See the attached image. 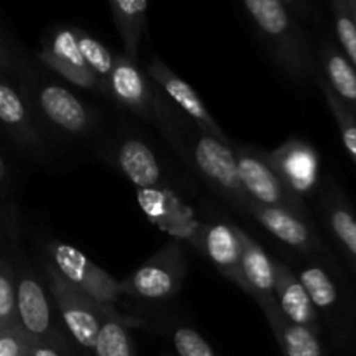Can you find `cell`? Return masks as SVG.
<instances>
[{
  "label": "cell",
  "instance_id": "obj_2",
  "mask_svg": "<svg viewBox=\"0 0 356 356\" xmlns=\"http://www.w3.org/2000/svg\"><path fill=\"white\" fill-rule=\"evenodd\" d=\"M45 275H47L49 291L68 332L79 346L92 351L101 322L104 318H120V316L117 315L113 306L97 305L83 292L73 287L52 263L45 266Z\"/></svg>",
  "mask_w": 356,
  "mask_h": 356
},
{
  "label": "cell",
  "instance_id": "obj_13",
  "mask_svg": "<svg viewBox=\"0 0 356 356\" xmlns=\"http://www.w3.org/2000/svg\"><path fill=\"white\" fill-rule=\"evenodd\" d=\"M275 270V301L278 308L284 313L285 318L291 320L296 325L306 327L313 332H322L320 325V315L316 313L308 292L305 291L302 284L299 282L298 275L289 268V264L282 261H273Z\"/></svg>",
  "mask_w": 356,
  "mask_h": 356
},
{
  "label": "cell",
  "instance_id": "obj_16",
  "mask_svg": "<svg viewBox=\"0 0 356 356\" xmlns=\"http://www.w3.org/2000/svg\"><path fill=\"white\" fill-rule=\"evenodd\" d=\"M235 235L240 243V261H242V273L247 285L252 292V299L259 306L275 301V270L273 259L268 257L263 247L242 228L233 225Z\"/></svg>",
  "mask_w": 356,
  "mask_h": 356
},
{
  "label": "cell",
  "instance_id": "obj_1",
  "mask_svg": "<svg viewBox=\"0 0 356 356\" xmlns=\"http://www.w3.org/2000/svg\"><path fill=\"white\" fill-rule=\"evenodd\" d=\"M243 9L264 47L287 76L298 83H306L316 76L315 59L309 51L308 38L292 10L291 2L245 0Z\"/></svg>",
  "mask_w": 356,
  "mask_h": 356
},
{
  "label": "cell",
  "instance_id": "obj_9",
  "mask_svg": "<svg viewBox=\"0 0 356 356\" xmlns=\"http://www.w3.org/2000/svg\"><path fill=\"white\" fill-rule=\"evenodd\" d=\"M38 59L49 70L61 75L73 86L92 90V92L110 94L108 83L97 79L83 63L79 47H76L73 28H61V30L56 31L51 44H47L38 52Z\"/></svg>",
  "mask_w": 356,
  "mask_h": 356
},
{
  "label": "cell",
  "instance_id": "obj_30",
  "mask_svg": "<svg viewBox=\"0 0 356 356\" xmlns=\"http://www.w3.org/2000/svg\"><path fill=\"white\" fill-rule=\"evenodd\" d=\"M33 341L24 334L19 325L0 330V356H17L28 353Z\"/></svg>",
  "mask_w": 356,
  "mask_h": 356
},
{
  "label": "cell",
  "instance_id": "obj_10",
  "mask_svg": "<svg viewBox=\"0 0 356 356\" xmlns=\"http://www.w3.org/2000/svg\"><path fill=\"white\" fill-rule=\"evenodd\" d=\"M110 94L122 104L146 120H160V101L146 82L145 75L139 72L138 65L129 61L124 56H115L113 70L108 76Z\"/></svg>",
  "mask_w": 356,
  "mask_h": 356
},
{
  "label": "cell",
  "instance_id": "obj_20",
  "mask_svg": "<svg viewBox=\"0 0 356 356\" xmlns=\"http://www.w3.org/2000/svg\"><path fill=\"white\" fill-rule=\"evenodd\" d=\"M0 124L10 132L23 148L38 149L42 146L40 134L33 124L26 104L19 94L0 80Z\"/></svg>",
  "mask_w": 356,
  "mask_h": 356
},
{
  "label": "cell",
  "instance_id": "obj_3",
  "mask_svg": "<svg viewBox=\"0 0 356 356\" xmlns=\"http://www.w3.org/2000/svg\"><path fill=\"white\" fill-rule=\"evenodd\" d=\"M186 277V257L177 240L167 242L141 268L120 280L122 294L146 301H167L179 292Z\"/></svg>",
  "mask_w": 356,
  "mask_h": 356
},
{
  "label": "cell",
  "instance_id": "obj_31",
  "mask_svg": "<svg viewBox=\"0 0 356 356\" xmlns=\"http://www.w3.org/2000/svg\"><path fill=\"white\" fill-rule=\"evenodd\" d=\"M30 356H61V355L58 353V350H56L52 344L40 343V341H37V343L31 344Z\"/></svg>",
  "mask_w": 356,
  "mask_h": 356
},
{
  "label": "cell",
  "instance_id": "obj_8",
  "mask_svg": "<svg viewBox=\"0 0 356 356\" xmlns=\"http://www.w3.org/2000/svg\"><path fill=\"white\" fill-rule=\"evenodd\" d=\"M148 75L152 76L153 82L191 118V120L197 124L198 131L204 132V134L212 136L218 141L225 143V145H232V141L228 139V136L225 134V131L221 129V125L214 120L211 113H209L207 106L204 104V101L200 99L197 92H195L193 87L188 82H184L181 76H177L165 63L160 58H153L148 65Z\"/></svg>",
  "mask_w": 356,
  "mask_h": 356
},
{
  "label": "cell",
  "instance_id": "obj_4",
  "mask_svg": "<svg viewBox=\"0 0 356 356\" xmlns=\"http://www.w3.org/2000/svg\"><path fill=\"white\" fill-rule=\"evenodd\" d=\"M233 155L238 165L240 181L243 191L250 200L266 207L287 209L302 218H309L305 200L296 198L287 188L282 184L277 174L266 162L263 149H254L250 146H240L232 143Z\"/></svg>",
  "mask_w": 356,
  "mask_h": 356
},
{
  "label": "cell",
  "instance_id": "obj_7",
  "mask_svg": "<svg viewBox=\"0 0 356 356\" xmlns=\"http://www.w3.org/2000/svg\"><path fill=\"white\" fill-rule=\"evenodd\" d=\"M266 162L296 198L305 200L318 184L320 156L305 139L292 138L273 152H264Z\"/></svg>",
  "mask_w": 356,
  "mask_h": 356
},
{
  "label": "cell",
  "instance_id": "obj_21",
  "mask_svg": "<svg viewBox=\"0 0 356 356\" xmlns=\"http://www.w3.org/2000/svg\"><path fill=\"white\" fill-rule=\"evenodd\" d=\"M320 65L325 73L323 80L356 118V70L346 56L330 42H323L320 47Z\"/></svg>",
  "mask_w": 356,
  "mask_h": 356
},
{
  "label": "cell",
  "instance_id": "obj_27",
  "mask_svg": "<svg viewBox=\"0 0 356 356\" xmlns=\"http://www.w3.org/2000/svg\"><path fill=\"white\" fill-rule=\"evenodd\" d=\"M334 17V26H336L337 40L343 47V54L356 70V19L351 10L350 0H334L330 3Z\"/></svg>",
  "mask_w": 356,
  "mask_h": 356
},
{
  "label": "cell",
  "instance_id": "obj_34",
  "mask_svg": "<svg viewBox=\"0 0 356 356\" xmlns=\"http://www.w3.org/2000/svg\"><path fill=\"white\" fill-rule=\"evenodd\" d=\"M350 6H351V10H353V14H355V19H356V0H350Z\"/></svg>",
  "mask_w": 356,
  "mask_h": 356
},
{
  "label": "cell",
  "instance_id": "obj_35",
  "mask_svg": "<svg viewBox=\"0 0 356 356\" xmlns=\"http://www.w3.org/2000/svg\"><path fill=\"white\" fill-rule=\"evenodd\" d=\"M17 356H30V351H28V353H23V355H17Z\"/></svg>",
  "mask_w": 356,
  "mask_h": 356
},
{
  "label": "cell",
  "instance_id": "obj_24",
  "mask_svg": "<svg viewBox=\"0 0 356 356\" xmlns=\"http://www.w3.org/2000/svg\"><path fill=\"white\" fill-rule=\"evenodd\" d=\"M96 356H136L124 318H104L94 344Z\"/></svg>",
  "mask_w": 356,
  "mask_h": 356
},
{
  "label": "cell",
  "instance_id": "obj_6",
  "mask_svg": "<svg viewBox=\"0 0 356 356\" xmlns=\"http://www.w3.org/2000/svg\"><path fill=\"white\" fill-rule=\"evenodd\" d=\"M49 254L56 270L80 292L96 301L97 305L111 306L122 298L120 280L104 271L79 249L68 243H51Z\"/></svg>",
  "mask_w": 356,
  "mask_h": 356
},
{
  "label": "cell",
  "instance_id": "obj_28",
  "mask_svg": "<svg viewBox=\"0 0 356 356\" xmlns=\"http://www.w3.org/2000/svg\"><path fill=\"white\" fill-rule=\"evenodd\" d=\"M19 325L16 312V280L7 264L0 263V330Z\"/></svg>",
  "mask_w": 356,
  "mask_h": 356
},
{
  "label": "cell",
  "instance_id": "obj_12",
  "mask_svg": "<svg viewBox=\"0 0 356 356\" xmlns=\"http://www.w3.org/2000/svg\"><path fill=\"white\" fill-rule=\"evenodd\" d=\"M200 250L211 259L219 273L225 275L229 282H233L236 287L242 289L247 296L252 298V292L242 273L240 243L233 225L216 221L202 226Z\"/></svg>",
  "mask_w": 356,
  "mask_h": 356
},
{
  "label": "cell",
  "instance_id": "obj_14",
  "mask_svg": "<svg viewBox=\"0 0 356 356\" xmlns=\"http://www.w3.org/2000/svg\"><path fill=\"white\" fill-rule=\"evenodd\" d=\"M17 323L33 343L52 344V316L47 294L37 278L23 275L16 284Z\"/></svg>",
  "mask_w": 356,
  "mask_h": 356
},
{
  "label": "cell",
  "instance_id": "obj_26",
  "mask_svg": "<svg viewBox=\"0 0 356 356\" xmlns=\"http://www.w3.org/2000/svg\"><path fill=\"white\" fill-rule=\"evenodd\" d=\"M315 79L320 90H322L323 97H325L327 104H329L330 111H332L334 118H336V124L341 132V139H343L344 143V148L348 149L351 160H353L356 165V118L348 111V108L337 99V96L332 92L329 83L323 80V76H315Z\"/></svg>",
  "mask_w": 356,
  "mask_h": 356
},
{
  "label": "cell",
  "instance_id": "obj_11",
  "mask_svg": "<svg viewBox=\"0 0 356 356\" xmlns=\"http://www.w3.org/2000/svg\"><path fill=\"white\" fill-rule=\"evenodd\" d=\"M245 212L261 222V226H264L275 238L287 243L289 247L308 254L323 250V242L320 240L318 233L313 229L309 218H302L287 209L266 207L250 198L247 200Z\"/></svg>",
  "mask_w": 356,
  "mask_h": 356
},
{
  "label": "cell",
  "instance_id": "obj_33",
  "mask_svg": "<svg viewBox=\"0 0 356 356\" xmlns=\"http://www.w3.org/2000/svg\"><path fill=\"white\" fill-rule=\"evenodd\" d=\"M3 172H6V165H3V160H2V156H0V181H2Z\"/></svg>",
  "mask_w": 356,
  "mask_h": 356
},
{
  "label": "cell",
  "instance_id": "obj_19",
  "mask_svg": "<svg viewBox=\"0 0 356 356\" xmlns=\"http://www.w3.org/2000/svg\"><path fill=\"white\" fill-rule=\"evenodd\" d=\"M284 356H325L320 334L285 318L277 301L261 306Z\"/></svg>",
  "mask_w": 356,
  "mask_h": 356
},
{
  "label": "cell",
  "instance_id": "obj_15",
  "mask_svg": "<svg viewBox=\"0 0 356 356\" xmlns=\"http://www.w3.org/2000/svg\"><path fill=\"white\" fill-rule=\"evenodd\" d=\"M37 101L42 115L66 134L80 136L90 129L89 110L66 87L47 83L38 90Z\"/></svg>",
  "mask_w": 356,
  "mask_h": 356
},
{
  "label": "cell",
  "instance_id": "obj_25",
  "mask_svg": "<svg viewBox=\"0 0 356 356\" xmlns=\"http://www.w3.org/2000/svg\"><path fill=\"white\" fill-rule=\"evenodd\" d=\"M73 33H75L76 47H79L80 56H82L87 68H89L97 79H101L103 82L108 83V76H110L111 70H113L115 56L111 54L99 40H96L94 37L87 35L86 31H82L80 28H73Z\"/></svg>",
  "mask_w": 356,
  "mask_h": 356
},
{
  "label": "cell",
  "instance_id": "obj_23",
  "mask_svg": "<svg viewBox=\"0 0 356 356\" xmlns=\"http://www.w3.org/2000/svg\"><path fill=\"white\" fill-rule=\"evenodd\" d=\"M298 278L305 291L308 292L316 313L329 316L336 323L337 316L343 315V306H341L339 289L334 278L327 273L325 268L318 264H309L299 271Z\"/></svg>",
  "mask_w": 356,
  "mask_h": 356
},
{
  "label": "cell",
  "instance_id": "obj_18",
  "mask_svg": "<svg viewBox=\"0 0 356 356\" xmlns=\"http://www.w3.org/2000/svg\"><path fill=\"white\" fill-rule=\"evenodd\" d=\"M322 212L330 233L356 271V214L336 183H329L323 191Z\"/></svg>",
  "mask_w": 356,
  "mask_h": 356
},
{
  "label": "cell",
  "instance_id": "obj_29",
  "mask_svg": "<svg viewBox=\"0 0 356 356\" xmlns=\"http://www.w3.org/2000/svg\"><path fill=\"white\" fill-rule=\"evenodd\" d=\"M177 356H218L211 344L190 327H177L172 334Z\"/></svg>",
  "mask_w": 356,
  "mask_h": 356
},
{
  "label": "cell",
  "instance_id": "obj_17",
  "mask_svg": "<svg viewBox=\"0 0 356 356\" xmlns=\"http://www.w3.org/2000/svg\"><path fill=\"white\" fill-rule=\"evenodd\" d=\"M117 162L122 172L141 191L162 190V169L155 152L139 138H129L118 146Z\"/></svg>",
  "mask_w": 356,
  "mask_h": 356
},
{
  "label": "cell",
  "instance_id": "obj_32",
  "mask_svg": "<svg viewBox=\"0 0 356 356\" xmlns=\"http://www.w3.org/2000/svg\"><path fill=\"white\" fill-rule=\"evenodd\" d=\"M0 68H6V70L13 68V58H10L9 52H7L2 38H0Z\"/></svg>",
  "mask_w": 356,
  "mask_h": 356
},
{
  "label": "cell",
  "instance_id": "obj_22",
  "mask_svg": "<svg viewBox=\"0 0 356 356\" xmlns=\"http://www.w3.org/2000/svg\"><path fill=\"white\" fill-rule=\"evenodd\" d=\"M148 7L149 3L146 0H111L108 3L124 45V58L134 65H138L139 59V44L145 30Z\"/></svg>",
  "mask_w": 356,
  "mask_h": 356
},
{
  "label": "cell",
  "instance_id": "obj_5",
  "mask_svg": "<svg viewBox=\"0 0 356 356\" xmlns=\"http://www.w3.org/2000/svg\"><path fill=\"white\" fill-rule=\"evenodd\" d=\"M190 155L200 176L228 204L235 205L238 211H245L249 197L243 191L232 145H225L212 136L200 132Z\"/></svg>",
  "mask_w": 356,
  "mask_h": 356
}]
</instances>
